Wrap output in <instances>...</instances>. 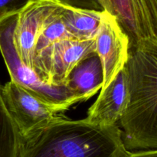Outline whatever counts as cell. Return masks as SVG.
Wrapping results in <instances>:
<instances>
[{"label": "cell", "mask_w": 157, "mask_h": 157, "mask_svg": "<svg viewBox=\"0 0 157 157\" xmlns=\"http://www.w3.org/2000/svg\"><path fill=\"white\" fill-rule=\"evenodd\" d=\"M128 152L118 124L100 126L57 116L21 138L18 157H125Z\"/></svg>", "instance_id": "1"}, {"label": "cell", "mask_w": 157, "mask_h": 157, "mask_svg": "<svg viewBox=\"0 0 157 157\" xmlns=\"http://www.w3.org/2000/svg\"><path fill=\"white\" fill-rule=\"evenodd\" d=\"M125 68L129 101L118 122L124 146L130 152L157 150V53L130 51Z\"/></svg>", "instance_id": "2"}, {"label": "cell", "mask_w": 157, "mask_h": 157, "mask_svg": "<svg viewBox=\"0 0 157 157\" xmlns=\"http://www.w3.org/2000/svg\"><path fill=\"white\" fill-rule=\"evenodd\" d=\"M18 13L12 14L0 20V52L6 64L11 81L55 106L64 112L81 102L66 85H50L40 79L35 71L21 61L14 44V32Z\"/></svg>", "instance_id": "3"}, {"label": "cell", "mask_w": 157, "mask_h": 157, "mask_svg": "<svg viewBox=\"0 0 157 157\" xmlns=\"http://www.w3.org/2000/svg\"><path fill=\"white\" fill-rule=\"evenodd\" d=\"M117 20L130 40V51L157 53V0H98Z\"/></svg>", "instance_id": "4"}, {"label": "cell", "mask_w": 157, "mask_h": 157, "mask_svg": "<svg viewBox=\"0 0 157 157\" xmlns=\"http://www.w3.org/2000/svg\"><path fill=\"white\" fill-rule=\"evenodd\" d=\"M94 54L95 39L61 40L35 55L33 70L50 85H66L75 66Z\"/></svg>", "instance_id": "5"}, {"label": "cell", "mask_w": 157, "mask_h": 157, "mask_svg": "<svg viewBox=\"0 0 157 157\" xmlns=\"http://www.w3.org/2000/svg\"><path fill=\"white\" fill-rule=\"evenodd\" d=\"M1 94L21 138L47 125L58 113H62L60 108L12 81L1 85Z\"/></svg>", "instance_id": "6"}, {"label": "cell", "mask_w": 157, "mask_h": 157, "mask_svg": "<svg viewBox=\"0 0 157 157\" xmlns=\"http://www.w3.org/2000/svg\"><path fill=\"white\" fill-rule=\"evenodd\" d=\"M96 54L101 61L105 88L125 67L130 56V40L115 17L103 11L95 38Z\"/></svg>", "instance_id": "7"}, {"label": "cell", "mask_w": 157, "mask_h": 157, "mask_svg": "<svg viewBox=\"0 0 157 157\" xmlns=\"http://www.w3.org/2000/svg\"><path fill=\"white\" fill-rule=\"evenodd\" d=\"M56 0H31L18 13L14 32V44L18 58L33 69L38 36L59 5Z\"/></svg>", "instance_id": "8"}, {"label": "cell", "mask_w": 157, "mask_h": 157, "mask_svg": "<svg viewBox=\"0 0 157 157\" xmlns=\"http://www.w3.org/2000/svg\"><path fill=\"white\" fill-rule=\"evenodd\" d=\"M128 101V77L124 67L105 88L101 90L95 102L89 107L85 119L96 125H116L124 114Z\"/></svg>", "instance_id": "9"}, {"label": "cell", "mask_w": 157, "mask_h": 157, "mask_svg": "<svg viewBox=\"0 0 157 157\" xmlns=\"http://www.w3.org/2000/svg\"><path fill=\"white\" fill-rule=\"evenodd\" d=\"M104 73L101 61L97 54L78 63L71 72L67 87L81 102L86 101L101 89Z\"/></svg>", "instance_id": "10"}, {"label": "cell", "mask_w": 157, "mask_h": 157, "mask_svg": "<svg viewBox=\"0 0 157 157\" xmlns=\"http://www.w3.org/2000/svg\"><path fill=\"white\" fill-rule=\"evenodd\" d=\"M103 11L79 9L62 4L61 15L74 38L89 40L96 38Z\"/></svg>", "instance_id": "11"}, {"label": "cell", "mask_w": 157, "mask_h": 157, "mask_svg": "<svg viewBox=\"0 0 157 157\" xmlns=\"http://www.w3.org/2000/svg\"><path fill=\"white\" fill-rule=\"evenodd\" d=\"M21 143V133L5 104L0 85V157H18Z\"/></svg>", "instance_id": "12"}, {"label": "cell", "mask_w": 157, "mask_h": 157, "mask_svg": "<svg viewBox=\"0 0 157 157\" xmlns=\"http://www.w3.org/2000/svg\"><path fill=\"white\" fill-rule=\"evenodd\" d=\"M62 4L59 3L56 10L51 15L43 27L36 43L35 55L57 41L75 38L69 32L61 17Z\"/></svg>", "instance_id": "13"}, {"label": "cell", "mask_w": 157, "mask_h": 157, "mask_svg": "<svg viewBox=\"0 0 157 157\" xmlns=\"http://www.w3.org/2000/svg\"><path fill=\"white\" fill-rule=\"evenodd\" d=\"M31 0H0V20L9 15L18 13Z\"/></svg>", "instance_id": "14"}, {"label": "cell", "mask_w": 157, "mask_h": 157, "mask_svg": "<svg viewBox=\"0 0 157 157\" xmlns=\"http://www.w3.org/2000/svg\"><path fill=\"white\" fill-rule=\"evenodd\" d=\"M64 5L90 10L103 11L102 7L98 0H56Z\"/></svg>", "instance_id": "15"}, {"label": "cell", "mask_w": 157, "mask_h": 157, "mask_svg": "<svg viewBox=\"0 0 157 157\" xmlns=\"http://www.w3.org/2000/svg\"><path fill=\"white\" fill-rule=\"evenodd\" d=\"M125 157H157V150L140 152L129 151Z\"/></svg>", "instance_id": "16"}]
</instances>
